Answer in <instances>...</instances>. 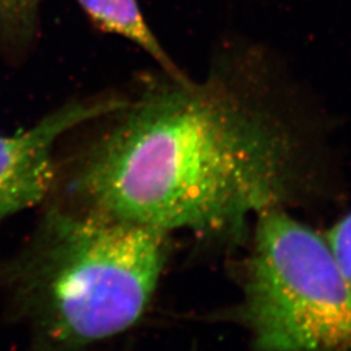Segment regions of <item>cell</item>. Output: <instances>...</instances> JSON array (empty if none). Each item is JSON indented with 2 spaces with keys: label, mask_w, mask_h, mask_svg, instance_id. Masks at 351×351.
<instances>
[{
  "label": "cell",
  "mask_w": 351,
  "mask_h": 351,
  "mask_svg": "<svg viewBox=\"0 0 351 351\" xmlns=\"http://www.w3.org/2000/svg\"><path fill=\"white\" fill-rule=\"evenodd\" d=\"M163 75L101 117L68 172L69 204L213 237L285 210L307 182V139L258 77Z\"/></svg>",
  "instance_id": "cell-1"
},
{
  "label": "cell",
  "mask_w": 351,
  "mask_h": 351,
  "mask_svg": "<svg viewBox=\"0 0 351 351\" xmlns=\"http://www.w3.org/2000/svg\"><path fill=\"white\" fill-rule=\"evenodd\" d=\"M168 251L163 230L55 204L0 276L32 351H82L138 322Z\"/></svg>",
  "instance_id": "cell-2"
},
{
  "label": "cell",
  "mask_w": 351,
  "mask_h": 351,
  "mask_svg": "<svg viewBox=\"0 0 351 351\" xmlns=\"http://www.w3.org/2000/svg\"><path fill=\"white\" fill-rule=\"evenodd\" d=\"M241 317L258 351H351V291L326 237L282 208L259 215Z\"/></svg>",
  "instance_id": "cell-3"
},
{
  "label": "cell",
  "mask_w": 351,
  "mask_h": 351,
  "mask_svg": "<svg viewBox=\"0 0 351 351\" xmlns=\"http://www.w3.org/2000/svg\"><path fill=\"white\" fill-rule=\"evenodd\" d=\"M125 103L121 97L69 101L24 132L0 136V224L42 203L55 188L59 176L55 160L58 141Z\"/></svg>",
  "instance_id": "cell-4"
},
{
  "label": "cell",
  "mask_w": 351,
  "mask_h": 351,
  "mask_svg": "<svg viewBox=\"0 0 351 351\" xmlns=\"http://www.w3.org/2000/svg\"><path fill=\"white\" fill-rule=\"evenodd\" d=\"M90 20L101 30L124 38L145 51L162 71L173 77H184V72L165 52L151 30L137 0H77Z\"/></svg>",
  "instance_id": "cell-5"
},
{
  "label": "cell",
  "mask_w": 351,
  "mask_h": 351,
  "mask_svg": "<svg viewBox=\"0 0 351 351\" xmlns=\"http://www.w3.org/2000/svg\"><path fill=\"white\" fill-rule=\"evenodd\" d=\"M42 0H0V34L23 45L36 34Z\"/></svg>",
  "instance_id": "cell-6"
},
{
  "label": "cell",
  "mask_w": 351,
  "mask_h": 351,
  "mask_svg": "<svg viewBox=\"0 0 351 351\" xmlns=\"http://www.w3.org/2000/svg\"><path fill=\"white\" fill-rule=\"evenodd\" d=\"M326 239L339 272L351 291V213L330 228Z\"/></svg>",
  "instance_id": "cell-7"
}]
</instances>
